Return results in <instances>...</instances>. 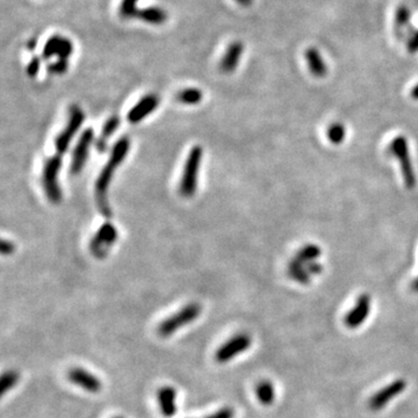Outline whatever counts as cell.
<instances>
[{
	"label": "cell",
	"instance_id": "obj_1",
	"mask_svg": "<svg viewBox=\"0 0 418 418\" xmlns=\"http://www.w3.org/2000/svg\"><path fill=\"white\" fill-rule=\"evenodd\" d=\"M129 146H130V142H129L128 137H122L114 144L113 149H112L111 157L106 165L103 166L100 174H99L97 183H96V201L98 205V208L100 210L101 215L109 218L112 217V209L108 205V200H107V191H108L109 184L113 179V175L115 173L118 166L121 164L124 158H126L127 153L129 151Z\"/></svg>",
	"mask_w": 418,
	"mask_h": 418
},
{
	"label": "cell",
	"instance_id": "obj_2",
	"mask_svg": "<svg viewBox=\"0 0 418 418\" xmlns=\"http://www.w3.org/2000/svg\"><path fill=\"white\" fill-rule=\"evenodd\" d=\"M201 314V305L199 303H188L179 310V312L174 313L173 315L167 317L164 320L161 324L158 325V335L161 337H170L173 335L175 331L182 329V327L186 326L189 323L195 321Z\"/></svg>",
	"mask_w": 418,
	"mask_h": 418
},
{
	"label": "cell",
	"instance_id": "obj_3",
	"mask_svg": "<svg viewBox=\"0 0 418 418\" xmlns=\"http://www.w3.org/2000/svg\"><path fill=\"white\" fill-rule=\"evenodd\" d=\"M202 158L201 146H193L185 162L184 172L180 180V194L184 197H191L197 189V178H199L200 164Z\"/></svg>",
	"mask_w": 418,
	"mask_h": 418
},
{
	"label": "cell",
	"instance_id": "obj_4",
	"mask_svg": "<svg viewBox=\"0 0 418 418\" xmlns=\"http://www.w3.org/2000/svg\"><path fill=\"white\" fill-rule=\"evenodd\" d=\"M388 153L394 156L401 164V172H402L404 184L407 188L412 189L416 186V174L413 171L412 162L410 158V152H409L408 141L404 136H396L391 141V143L388 145Z\"/></svg>",
	"mask_w": 418,
	"mask_h": 418
},
{
	"label": "cell",
	"instance_id": "obj_5",
	"mask_svg": "<svg viewBox=\"0 0 418 418\" xmlns=\"http://www.w3.org/2000/svg\"><path fill=\"white\" fill-rule=\"evenodd\" d=\"M62 166V156L58 155H54V156L49 157L45 163L42 172V183L43 187L48 199L54 202V204H58L62 200V189L59 187L58 184V174L61 171Z\"/></svg>",
	"mask_w": 418,
	"mask_h": 418
},
{
	"label": "cell",
	"instance_id": "obj_6",
	"mask_svg": "<svg viewBox=\"0 0 418 418\" xmlns=\"http://www.w3.org/2000/svg\"><path fill=\"white\" fill-rule=\"evenodd\" d=\"M70 113H69V121L67 127L64 128V130L62 133H59L57 137L55 139V149H56V155L58 156H62L63 153H65L68 151L69 146L73 137L77 134V131L79 130V128L83 123L85 115L83 113L78 106L73 105L70 108Z\"/></svg>",
	"mask_w": 418,
	"mask_h": 418
},
{
	"label": "cell",
	"instance_id": "obj_7",
	"mask_svg": "<svg viewBox=\"0 0 418 418\" xmlns=\"http://www.w3.org/2000/svg\"><path fill=\"white\" fill-rule=\"evenodd\" d=\"M251 342L252 339L248 334L236 335L217 348L216 353H215V359L218 363L226 364L247 351L251 346Z\"/></svg>",
	"mask_w": 418,
	"mask_h": 418
},
{
	"label": "cell",
	"instance_id": "obj_8",
	"mask_svg": "<svg viewBox=\"0 0 418 418\" xmlns=\"http://www.w3.org/2000/svg\"><path fill=\"white\" fill-rule=\"evenodd\" d=\"M118 239V231L112 223H105L93 236L90 242V250L97 258H103L108 253V250L113 247Z\"/></svg>",
	"mask_w": 418,
	"mask_h": 418
},
{
	"label": "cell",
	"instance_id": "obj_9",
	"mask_svg": "<svg viewBox=\"0 0 418 418\" xmlns=\"http://www.w3.org/2000/svg\"><path fill=\"white\" fill-rule=\"evenodd\" d=\"M407 388V382L403 379H398L394 382L383 387L378 393L374 394L368 401V408L373 411H379L385 408L390 401H393L396 396L402 394Z\"/></svg>",
	"mask_w": 418,
	"mask_h": 418
},
{
	"label": "cell",
	"instance_id": "obj_10",
	"mask_svg": "<svg viewBox=\"0 0 418 418\" xmlns=\"http://www.w3.org/2000/svg\"><path fill=\"white\" fill-rule=\"evenodd\" d=\"M93 140H94L93 129L91 128L85 129L84 133L81 134L80 139L77 142L75 150H73L70 166L71 174H78L79 172L83 170L86 159H87L89 156V149L93 143Z\"/></svg>",
	"mask_w": 418,
	"mask_h": 418
},
{
	"label": "cell",
	"instance_id": "obj_11",
	"mask_svg": "<svg viewBox=\"0 0 418 418\" xmlns=\"http://www.w3.org/2000/svg\"><path fill=\"white\" fill-rule=\"evenodd\" d=\"M68 378L73 385L80 387L81 389L89 391V393L92 394L99 393L102 388L100 379L84 368L80 367L71 368L68 373Z\"/></svg>",
	"mask_w": 418,
	"mask_h": 418
},
{
	"label": "cell",
	"instance_id": "obj_12",
	"mask_svg": "<svg viewBox=\"0 0 418 418\" xmlns=\"http://www.w3.org/2000/svg\"><path fill=\"white\" fill-rule=\"evenodd\" d=\"M370 312V297L368 294H361L358 297L356 305L345 316L346 326L348 329H357L367 320Z\"/></svg>",
	"mask_w": 418,
	"mask_h": 418
},
{
	"label": "cell",
	"instance_id": "obj_13",
	"mask_svg": "<svg viewBox=\"0 0 418 418\" xmlns=\"http://www.w3.org/2000/svg\"><path fill=\"white\" fill-rule=\"evenodd\" d=\"M159 105V99L155 94H148L144 96L141 100L136 103L133 108L129 111L127 115L128 121L130 123H139L146 116L150 115L152 112L157 108Z\"/></svg>",
	"mask_w": 418,
	"mask_h": 418
},
{
	"label": "cell",
	"instance_id": "obj_14",
	"mask_svg": "<svg viewBox=\"0 0 418 418\" xmlns=\"http://www.w3.org/2000/svg\"><path fill=\"white\" fill-rule=\"evenodd\" d=\"M244 51V46L242 42L234 41L231 42L226 50L225 55L219 62V69L225 73H231L236 70L238 67V63L240 61Z\"/></svg>",
	"mask_w": 418,
	"mask_h": 418
},
{
	"label": "cell",
	"instance_id": "obj_15",
	"mask_svg": "<svg viewBox=\"0 0 418 418\" xmlns=\"http://www.w3.org/2000/svg\"><path fill=\"white\" fill-rule=\"evenodd\" d=\"M175 396L177 391L171 386H164L158 389L157 400L163 416L170 418L173 417L177 413L178 409H177L175 406Z\"/></svg>",
	"mask_w": 418,
	"mask_h": 418
},
{
	"label": "cell",
	"instance_id": "obj_16",
	"mask_svg": "<svg viewBox=\"0 0 418 418\" xmlns=\"http://www.w3.org/2000/svg\"><path fill=\"white\" fill-rule=\"evenodd\" d=\"M141 21L145 24L153 25V26H161L166 23L167 20V13L163 10L162 7L158 6H149L144 8H139L136 13V16Z\"/></svg>",
	"mask_w": 418,
	"mask_h": 418
},
{
	"label": "cell",
	"instance_id": "obj_17",
	"mask_svg": "<svg viewBox=\"0 0 418 418\" xmlns=\"http://www.w3.org/2000/svg\"><path fill=\"white\" fill-rule=\"evenodd\" d=\"M304 56L308 62L309 70L313 73L314 77H316V78H323V77L326 76L327 68L325 62L323 61L320 51L315 48H309L305 50Z\"/></svg>",
	"mask_w": 418,
	"mask_h": 418
},
{
	"label": "cell",
	"instance_id": "obj_18",
	"mask_svg": "<svg viewBox=\"0 0 418 418\" xmlns=\"http://www.w3.org/2000/svg\"><path fill=\"white\" fill-rule=\"evenodd\" d=\"M120 124V119L118 116H112L108 120H107L106 123L103 124L101 135L99 136V139L96 142V148L99 152H105L107 149V141H108L109 137L113 135L116 129H118Z\"/></svg>",
	"mask_w": 418,
	"mask_h": 418
},
{
	"label": "cell",
	"instance_id": "obj_19",
	"mask_svg": "<svg viewBox=\"0 0 418 418\" xmlns=\"http://www.w3.org/2000/svg\"><path fill=\"white\" fill-rule=\"evenodd\" d=\"M287 274L292 280L301 283V285H309L310 283V274L305 270V266L297 261L295 258H293L288 264Z\"/></svg>",
	"mask_w": 418,
	"mask_h": 418
},
{
	"label": "cell",
	"instance_id": "obj_20",
	"mask_svg": "<svg viewBox=\"0 0 418 418\" xmlns=\"http://www.w3.org/2000/svg\"><path fill=\"white\" fill-rule=\"evenodd\" d=\"M257 399L262 406H271L275 400V389L273 383L271 381L264 380L259 382L256 387Z\"/></svg>",
	"mask_w": 418,
	"mask_h": 418
},
{
	"label": "cell",
	"instance_id": "obj_21",
	"mask_svg": "<svg viewBox=\"0 0 418 418\" xmlns=\"http://www.w3.org/2000/svg\"><path fill=\"white\" fill-rule=\"evenodd\" d=\"M322 255V250L318 245L315 244H307L301 248L299 251L296 252L295 259L300 261L301 264H308L310 261H317L318 258Z\"/></svg>",
	"mask_w": 418,
	"mask_h": 418
},
{
	"label": "cell",
	"instance_id": "obj_22",
	"mask_svg": "<svg viewBox=\"0 0 418 418\" xmlns=\"http://www.w3.org/2000/svg\"><path fill=\"white\" fill-rule=\"evenodd\" d=\"M204 94H202L201 90L196 87H188L184 89L177 94V99L179 102L184 103V105H197L200 103Z\"/></svg>",
	"mask_w": 418,
	"mask_h": 418
},
{
	"label": "cell",
	"instance_id": "obj_23",
	"mask_svg": "<svg viewBox=\"0 0 418 418\" xmlns=\"http://www.w3.org/2000/svg\"><path fill=\"white\" fill-rule=\"evenodd\" d=\"M327 139L333 144L338 145L343 143L346 136V129L342 123H333L327 128Z\"/></svg>",
	"mask_w": 418,
	"mask_h": 418
},
{
	"label": "cell",
	"instance_id": "obj_24",
	"mask_svg": "<svg viewBox=\"0 0 418 418\" xmlns=\"http://www.w3.org/2000/svg\"><path fill=\"white\" fill-rule=\"evenodd\" d=\"M410 18H411V13L410 10L407 6L404 5H401L398 7V10H396L395 13V28H396V32L401 33V31L406 27V26L409 25L410 23ZM401 35H402V33H401Z\"/></svg>",
	"mask_w": 418,
	"mask_h": 418
},
{
	"label": "cell",
	"instance_id": "obj_25",
	"mask_svg": "<svg viewBox=\"0 0 418 418\" xmlns=\"http://www.w3.org/2000/svg\"><path fill=\"white\" fill-rule=\"evenodd\" d=\"M19 374L15 370H6L2 376V380H0V393H2V395H5L13 387H15L19 381Z\"/></svg>",
	"mask_w": 418,
	"mask_h": 418
},
{
	"label": "cell",
	"instance_id": "obj_26",
	"mask_svg": "<svg viewBox=\"0 0 418 418\" xmlns=\"http://www.w3.org/2000/svg\"><path fill=\"white\" fill-rule=\"evenodd\" d=\"M62 37L63 36L61 35H53L48 38V41L46 42V45L45 47H43V50H42L43 59L48 61V59L54 57V56H57V50H58V47H59V43H61Z\"/></svg>",
	"mask_w": 418,
	"mask_h": 418
},
{
	"label": "cell",
	"instance_id": "obj_27",
	"mask_svg": "<svg viewBox=\"0 0 418 418\" xmlns=\"http://www.w3.org/2000/svg\"><path fill=\"white\" fill-rule=\"evenodd\" d=\"M137 2L139 0H122L121 6H120V15L124 19L135 18L137 11H139Z\"/></svg>",
	"mask_w": 418,
	"mask_h": 418
},
{
	"label": "cell",
	"instance_id": "obj_28",
	"mask_svg": "<svg viewBox=\"0 0 418 418\" xmlns=\"http://www.w3.org/2000/svg\"><path fill=\"white\" fill-rule=\"evenodd\" d=\"M73 53V43L71 40L67 37H62L61 43H59L58 50H57V58L59 59H68Z\"/></svg>",
	"mask_w": 418,
	"mask_h": 418
},
{
	"label": "cell",
	"instance_id": "obj_29",
	"mask_svg": "<svg viewBox=\"0 0 418 418\" xmlns=\"http://www.w3.org/2000/svg\"><path fill=\"white\" fill-rule=\"evenodd\" d=\"M69 69L68 59H57V61L51 63L48 65V72L50 75H62L65 73Z\"/></svg>",
	"mask_w": 418,
	"mask_h": 418
},
{
	"label": "cell",
	"instance_id": "obj_30",
	"mask_svg": "<svg viewBox=\"0 0 418 418\" xmlns=\"http://www.w3.org/2000/svg\"><path fill=\"white\" fill-rule=\"evenodd\" d=\"M40 68H41V59L40 57L35 56V57H33L31 59V62L28 63L26 71H27V75L31 77V78H35L38 71H40Z\"/></svg>",
	"mask_w": 418,
	"mask_h": 418
},
{
	"label": "cell",
	"instance_id": "obj_31",
	"mask_svg": "<svg viewBox=\"0 0 418 418\" xmlns=\"http://www.w3.org/2000/svg\"><path fill=\"white\" fill-rule=\"evenodd\" d=\"M235 417V410L230 407H225L218 409L217 411H215L210 415L206 416L205 418H234Z\"/></svg>",
	"mask_w": 418,
	"mask_h": 418
},
{
	"label": "cell",
	"instance_id": "obj_32",
	"mask_svg": "<svg viewBox=\"0 0 418 418\" xmlns=\"http://www.w3.org/2000/svg\"><path fill=\"white\" fill-rule=\"evenodd\" d=\"M407 49L411 54L418 51V31H415V33L409 36V40L407 42Z\"/></svg>",
	"mask_w": 418,
	"mask_h": 418
},
{
	"label": "cell",
	"instance_id": "obj_33",
	"mask_svg": "<svg viewBox=\"0 0 418 418\" xmlns=\"http://www.w3.org/2000/svg\"><path fill=\"white\" fill-rule=\"evenodd\" d=\"M305 270L308 271L309 274H315L318 275L323 272V266L318 261H310L308 264H305Z\"/></svg>",
	"mask_w": 418,
	"mask_h": 418
},
{
	"label": "cell",
	"instance_id": "obj_34",
	"mask_svg": "<svg viewBox=\"0 0 418 418\" xmlns=\"http://www.w3.org/2000/svg\"><path fill=\"white\" fill-rule=\"evenodd\" d=\"M15 247L12 242H8V240H3L2 243V253L3 255H12L14 252Z\"/></svg>",
	"mask_w": 418,
	"mask_h": 418
},
{
	"label": "cell",
	"instance_id": "obj_35",
	"mask_svg": "<svg viewBox=\"0 0 418 418\" xmlns=\"http://www.w3.org/2000/svg\"><path fill=\"white\" fill-rule=\"evenodd\" d=\"M36 47H37V38L33 37V38H31V40H29V41L27 42V49H28L29 51L35 50Z\"/></svg>",
	"mask_w": 418,
	"mask_h": 418
},
{
	"label": "cell",
	"instance_id": "obj_36",
	"mask_svg": "<svg viewBox=\"0 0 418 418\" xmlns=\"http://www.w3.org/2000/svg\"><path fill=\"white\" fill-rule=\"evenodd\" d=\"M253 0H236L237 4H239V5H242L244 7H248L252 4Z\"/></svg>",
	"mask_w": 418,
	"mask_h": 418
},
{
	"label": "cell",
	"instance_id": "obj_37",
	"mask_svg": "<svg viewBox=\"0 0 418 418\" xmlns=\"http://www.w3.org/2000/svg\"><path fill=\"white\" fill-rule=\"evenodd\" d=\"M410 96H411L412 99H415V100H418V84L415 86V87H413V89L411 90Z\"/></svg>",
	"mask_w": 418,
	"mask_h": 418
},
{
	"label": "cell",
	"instance_id": "obj_38",
	"mask_svg": "<svg viewBox=\"0 0 418 418\" xmlns=\"http://www.w3.org/2000/svg\"><path fill=\"white\" fill-rule=\"evenodd\" d=\"M411 290H412V292L418 293V277H416L415 279L412 280V282H411Z\"/></svg>",
	"mask_w": 418,
	"mask_h": 418
},
{
	"label": "cell",
	"instance_id": "obj_39",
	"mask_svg": "<svg viewBox=\"0 0 418 418\" xmlns=\"http://www.w3.org/2000/svg\"><path fill=\"white\" fill-rule=\"evenodd\" d=\"M115 418H122V417H115Z\"/></svg>",
	"mask_w": 418,
	"mask_h": 418
}]
</instances>
